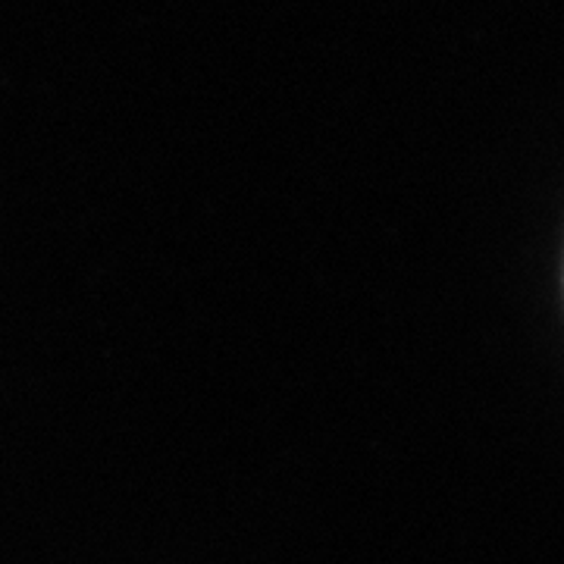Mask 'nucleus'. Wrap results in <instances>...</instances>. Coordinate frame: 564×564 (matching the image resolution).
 I'll return each mask as SVG.
<instances>
[]
</instances>
